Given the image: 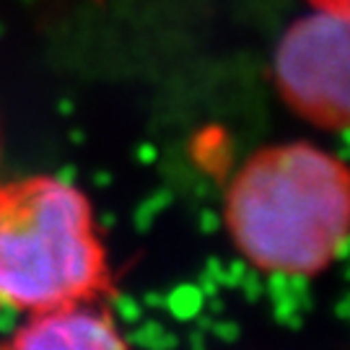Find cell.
Instances as JSON below:
<instances>
[{"mask_svg": "<svg viewBox=\"0 0 350 350\" xmlns=\"http://www.w3.org/2000/svg\"><path fill=\"white\" fill-rule=\"evenodd\" d=\"M345 163L312 143L254 153L226 192V228L254 267L309 278L338 260L348 239Z\"/></svg>", "mask_w": 350, "mask_h": 350, "instance_id": "obj_1", "label": "cell"}, {"mask_svg": "<svg viewBox=\"0 0 350 350\" xmlns=\"http://www.w3.org/2000/svg\"><path fill=\"white\" fill-rule=\"evenodd\" d=\"M109 265L88 198L47 174L0 185V306L47 312L94 304Z\"/></svg>", "mask_w": 350, "mask_h": 350, "instance_id": "obj_2", "label": "cell"}, {"mask_svg": "<svg viewBox=\"0 0 350 350\" xmlns=\"http://www.w3.org/2000/svg\"><path fill=\"white\" fill-rule=\"evenodd\" d=\"M283 99L327 130L348 122V11L317 8L291 26L275 55Z\"/></svg>", "mask_w": 350, "mask_h": 350, "instance_id": "obj_3", "label": "cell"}, {"mask_svg": "<svg viewBox=\"0 0 350 350\" xmlns=\"http://www.w3.org/2000/svg\"><path fill=\"white\" fill-rule=\"evenodd\" d=\"M0 350H130L114 319L94 304H70L29 317Z\"/></svg>", "mask_w": 350, "mask_h": 350, "instance_id": "obj_4", "label": "cell"}, {"mask_svg": "<svg viewBox=\"0 0 350 350\" xmlns=\"http://www.w3.org/2000/svg\"><path fill=\"white\" fill-rule=\"evenodd\" d=\"M317 8H345L348 11V0H312Z\"/></svg>", "mask_w": 350, "mask_h": 350, "instance_id": "obj_5", "label": "cell"}]
</instances>
